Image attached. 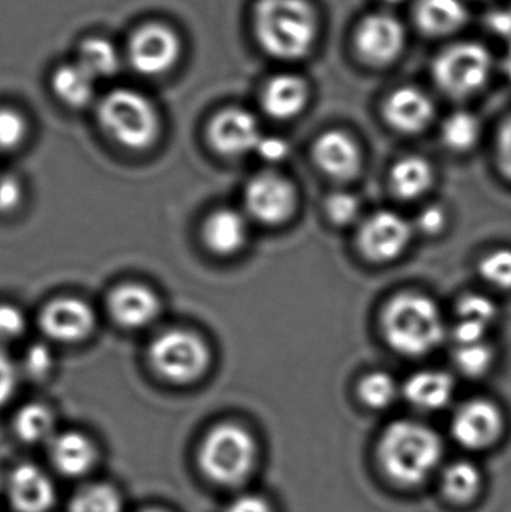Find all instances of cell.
Masks as SVG:
<instances>
[{"label":"cell","instance_id":"obj_11","mask_svg":"<svg viewBox=\"0 0 511 512\" xmlns=\"http://www.w3.org/2000/svg\"><path fill=\"white\" fill-rule=\"evenodd\" d=\"M404 45V26L389 14L368 15L356 32L357 51L371 65H389L398 59Z\"/></svg>","mask_w":511,"mask_h":512},{"label":"cell","instance_id":"obj_13","mask_svg":"<svg viewBox=\"0 0 511 512\" xmlns=\"http://www.w3.org/2000/svg\"><path fill=\"white\" fill-rule=\"evenodd\" d=\"M260 126L248 111L228 108L213 117L209 125V141L224 156H240L257 149Z\"/></svg>","mask_w":511,"mask_h":512},{"label":"cell","instance_id":"obj_12","mask_svg":"<svg viewBox=\"0 0 511 512\" xmlns=\"http://www.w3.org/2000/svg\"><path fill=\"white\" fill-rule=\"evenodd\" d=\"M411 236L413 228L401 215L378 212L363 224L360 249L372 261H392L407 249Z\"/></svg>","mask_w":511,"mask_h":512},{"label":"cell","instance_id":"obj_16","mask_svg":"<svg viewBox=\"0 0 511 512\" xmlns=\"http://www.w3.org/2000/svg\"><path fill=\"white\" fill-rule=\"evenodd\" d=\"M387 123L402 134H417L434 119V104L416 87L395 90L384 105Z\"/></svg>","mask_w":511,"mask_h":512},{"label":"cell","instance_id":"obj_15","mask_svg":"<svg viewBox=\"0 0 511 512\" xmlns=\"http://www.w3.org/2000/svg\"><path fill=\"white\" fill-rule=\"evenodd\" d=\"M9 501L17 512H48L56 501L50 478L33 465L14 469L8 483Z\"/></svg>","mask_w":511,"mask_h":512},{"label":"cell","instance_id":"obj_8","mask_svg":"<svg viewBox=\"0 0 511 512\" xmlns=\"http://www.w3.org/2000/svg\"><path fill=\"white\" fill-rule=\"evenodd\" d=\"M180 57V39L171 27L152 23L140 27L129 42V60L140 74L161 75Z\"/></svg>","mask_w":511,"mask_h":512},{"label":"cell","instance_id":"obj_30","mask_svg":"<svg viewBox=\"0 0 511 512\" xmlns=\"http://www.w3.org/2000/svg\"><path fill=\"white\" fill-rule=\"evenodd\" d=\"M69 512H122V499L108 484H90L75 493Z\"/></svg>","mask_w":511,"mask_h":512},{"label":"cell","instance_id":"obj_44","mask_svg":"<svg viewBox=\"0 0 511 512\" xmlns=\"http://www.w3.org/2000/svg\"><path fill=\"white\" fill-rule=\"evenodd\" d=\"M227 512H272V508L261 496L242 495L231 502Z\"/></svg>","mask_w":511,"mask_h":512},{"label":"cell","instance_id":"obj_35","mask_svg":"<svg viewBox=\"0 0 511 512\" xmlns=\"http://www.w3.org/2000/svg\"><path fill=\"white\" fill-rule=\"evenodd\" d=\"M24 117L11 108H0V150H14L26 137Z\"/></svg>","mask_w":511,"mask_h":512},{"label":"cell","instance_id":"obj_22","mask_svg":"<svg viewBox=\"0 0 511 512\" xmlns=\"http://www.w3.org/2000/svg\"><path fill=\"white\" fill-rule=\"evenodd\" d=\"M455 393L452 376L438 370H423L408 379L404 394L408 402L423 411H437L449 405Z\"/></svg>","mask_w":511,"mask_h":512},{"label":"cell","instance_id":"obj_40","mask_svg":"<svg viewBox=\"0 0 511 512\" xmlns=\"http://www.w3.org/2000/svg\"><path fill=\"white\" fill-rule=\"evenodd\" d=\"M17 379V367L8 355L0 352V406L5 405L14 396Z\"/></svg>","mask_w":511,"mask_h":512},{"label":"cell","instance_id":"obj_39","mask_svg":"<svg viewBox=\"0 0 511 512\" xmlns=\"http://www.w3.org/2000/svg\"><path fill=\"white\" fill-rule=\"evenodd\" d=\"M497 164L501 174L511 182V116L498 129Z\"/></svg>","mask_w":511,"mask_h":512},{"label":"cell","instance_id":"obj_46","mask_svg":"<svg viewBox=\"0 0 511 512\" xmlns=\"http://www.w3.org/2000/svg\"><path fill=\"white\" fill-rule=\"evenodd\" d=\"M504 72H506L507 78L511 83V44L509 50H507L506 57H504Z\"/></svg>","mask_w":511,"mask_h":512},{"label":"cell","instance_id":"obj_17","mask_svg":"<svg viewBox=\"0 0 511 512\" xmlns=\"http://www.w3.org/2000/svg\"><path fill=\"white\" fill-rule=\"evenodd\" d=\"M110 312L114 321L125 328H141L155 321L161 310L152 289L138 283H125L111 292Z\"/></svg>","mask_w":511,"mask_h":512},{"label":"cell","instance_id":"obj_41","mask_svg":"<svg viewBox=\"0 0 511 512\" xmlns=\"http://www.w3.org/2000/svg\"><path fill=\"white\" fill-rule=\"evenodd\" d=\"M23 189L15 177H0V212L8 213L20 206Z\"/></svg>","mask_w":511,"mask_h":512},{"label":"cell","instance_id":"obj_18","mask_svg":"<svg viewBox=\"0 0 511 512\" xmlns=\"http://www.w3.org/2000/svg\"><path fill=\"white\" fill-rule=\"evenodd\" d=\"M314 159L327 176L338 180L351 179L360 168L359 147L341 131L326 132L315 141Z\"/></svg>","mask_w":511,"mask_h":512},{"label":"cell","instance_id":"obj_20","mask_svg":"<svg viewBox=\"0 0 511 512\" xmlns=\"http://www.w3.org/2000/svg\"><path fill=\"white\" fill-rule=\"evenodd\" d=\"M308 98V86L302 78L297 75H278L264 89L263 108L273 119H293L302 113Z\"/></svg>","mask_w":511,"mask_h":512},{"label":"cell","instance_id":"obj_32","mask_svg":"<svg viewBox=\"0 0 511 512\" xmlns=\"http://www.w3.org/2000/svg\"><path fill=\"white\" fill-rule=\"evenodd\" d=\"M359 396L369 408L384 409L395 402L398 396V385L387 373H371L360 382Z\"/></svg>","mask_w":511,"mask_h":512},{"label":"cell","instance_id":"obj_43","mask_svg":"<svg viewBox=\"0 0 511 512\" xmlns=\"http://www.w3.org/2000/svg\"><path fill=\"white\" fill-rule=\"evenodd\" d=\"M417 225H419L422 233L435 236L446 227V212L441 207H428L420 213L419 218H417Z\"/></svg>","mask_w":511,"mask_h":512},{"label":"cell","instance_id":"obj_14","mask_svg":"<svg viewBox=\"0 0 511 512\" xmlns=\"http://www.w3.org/2000/svg\"><path fill=\"white\" fill-rule=\"evenodd\" d=\"M42 330L57 342L74 343L86 339L95 325V315L89 304L74 297L51 301L42 309Z\"/></svg>","mask_w":511,"mask_h":512},{"label":"cell","instance_id":"obj_5","mask_svg":"<svg viewBox=\"0 0 511 512\" xmlns=\"http://www.w3.org/2000/svg\"><path fill=\"white\" fill-rule=\"evenodd\" d=\"M255 457L257 445L248 430L237 424H221L207 433L198 462L207 478L222 486H234L249 477Z\"/></svg>","mask_w":511,"mask_h":512},{"label":"cell","instance_id":"obj_28","mask_svg":"<svg viewBox=\"0 0 511 512\" xmlns=\"http://www.w3.org/2000/svg\"><path fill=\"white\" fill-rule=\"evenodd\" d=\"M482 475L471 462H455L443 475V490L456 502L471 501L479 493Z\"/></svg>","mask_w":511,"mask_h":512},{"label":"cell","instance_id":"obj_47","mask_svg":"<svg viewBox=\"0 0 511 512\" xmlns=\"http://www.w3.org/2000/svg\"><path fill=\"white\" fill-rule=\"evenodd\" d=\"M384 2L396 3L401 2V0H384Z\"/></svg>","mask_w":511,"mask_h":512},{"label":"cell","instance_id":"obj_24","mask_svg":"<svg viewBox=\"0 0 511 512\" xmlns=\"http://www.w3.org/2000/svg\"><path fill=\"white\" fill-rule=\"evenodd\" d=\"M434 173L425 159L410 156L393 167L390 182L392 189L401 200H416L431 188Z\"/></svg>","mask_w":511,"mask_h":512},{"label":"cell","instance_id":"obj_48","mask_svg":"<svg viewBox=\"0 0 511 512\" xmlns=\"http://www.w3.org/2000/svg\"><path fill=\"white\" fill-rule=\"evenodd\" d=\"M143 512H165V511H161V510H146V511H143Z\"/></svg>","mask_w":511,"mask_h":512},{"label":"cell","instance_id":"obj_9","mask_svg":"<svg viewBox=\"0 0 511 512\" xmlns=\"http://www.w3.org/2000/svg\"><path fill=\"white\" fill-rule=\"evenodd\" d=\"M245 204L249 215L261 224L278 225L294 212L296 192L284 177L263 173L246 186Z\"/></svg>","mask_w":511,"mask_h":512},{"label":"cell","instance_id":"obj_26","mask_svg":"<svg viewBox=\"0 0 511 512\" xmlns=\"http://www.w3.org/2000/svg\"><path fill=\"white\" fill-rule=\"evenodd\" d=\"M14 429L27 444L51 441L54 436L53 412L41 403H29L15 415Z\"/></svg>","mask_w":511,"mask_h":512},{"label":"cell","instance_id":"obj_29","mask_svg":"<svg viewBox=\"0 0 511 512\" xmlns=\"http://www.w3.org/2000/svg\"><path fill=\"white\" fill-rule=\"evenodd\" d=\"M482 126L479 119L468 111H456L443 125V140L455 152H467L476 146Z\"/></svg>","mask_w":511,"mask_h":512},{"label":"cell","instance_id":"obj_38","mask_svg":"<svg viewBox=\"0 0 511 512\" xmlns=\"http://www.w3.org/2000/svg\"><path fill=\"white\" fill-rule=\"evenodd\" d=\"M26 327V319L18 307L0 304V340H14Z\"/></svg>","mask_w":511,"mask_h":512},{"label":"cell","instance_id":"obj_37","mask_svg":"<svg viewBox=\"0 0 511 512\" xmlns=\"http://www.w3.org/2000/svg\"><path fill=\"white\" fill-rule=\"evenodd\" d=\"M24 370L32 378H44L53 367V355L47 345L35 343L27 349L23 360Z\"/></svg>","mask_w":511,"mask_h":512},{"label":"cell","instance_id":"obj_36","mask_svg":"<svg viewBox=\"0 0 511 512\" xmlns=\"http://www.w3.org/2000/svg\"><path fill=\"white\" fill-rule=\"evenodd\" d=\"M327 215L333 224L348 225L359 216V201L348 192H336L330 195L326 203Z\"/></svg>","mask_w":511,"mask_h":512},{"label":"cell","instance_id":"obj_42","mask_svg":"<svg viewBox=\"0 0 511 512\" xmlns=\"http://www.w3.org/2000/svg\"><path fill=\"white\" fill-rule=\"evenodd\" d=\"M255 152L260 155L261 159L267 162H281L287 158L290 153V146L287 141L281 137H261L260 143L257 144Z\"/></svg>","mask_w":511,"mask_h":512},{"label":"cell","instance_id":"obj_19","mask_svg":"<svg viewBox=\"0 0 511 512\" xmlns=\"http://www.w3.org/2000/svg\"><path fill=\"white\" fill-rule=\"evenodd\" d=\"M50 457L60 474L80 477L95 465L96 448L83 433L65 432L51 439Z\"/></svg>","mask_w":511,"mask_h":512},{"label":"cell","instance_id":"obj_4","mask_svg":"<svg viewBox=\"0 0 511 512\" xmlns=\"http://www.w3.org/2000/svg\"><path fill=\"white\" fill-rule=\"evenodd\" d=\"M98 119L105 134L126 149H147L158 138V111L150 99L135 90L108 93L99 104Z\"/></svg>","mask_w":511,"mask_h":512},{"label":"cell","instance_id":"obj_33","mask_svg":"<svg viewBox=\"0 0 511 512\" xmlns=\"http://www.w3.org/2000/svg\"><path fill=\"white\" fill-rule=\"evenodd\" d=\"M480 276L498 291H511V248L489 252L480 262Z\"/></svg>","mask_w":511,"mask_h":512},{"label":"cell","instance_id":"obj_7","mask_svg":"<svg viewBox=\"0 0 511 512\" xmlns=\"http://www.w3.org/2000/svg\"><path fill=\"white\" fill-rule=\"evenodd\" d=\"M153 369L171 382L188 384L206 372L210 354L206 343L191 331L171 330L150 345Z\"/></svg>","mask_w":511,"mask_h":512},{"label":"cell","instance_id":"obj_6","mask_svg":"<svg viewBox=\"0 0 511 512\" xmlns=\"http://www.w3.org/2000/svg\"><path fill=\"white\" fill-rule=\"evenodd\" d=\"M494 68L491 53L476 42H461L446 48L434 62V78L443 92L467 98L488 84Z\"/></svg>","mask_w":511,"mask_h":512},{"label":"cell","instance_id":"obj_34","mask_svg":"<svg viewBox=\"0 0 511 512\" xmlns=\"http://www.w3.org/2000/svg\"><path fill=\"white\" fill-rule=\"evenodd\" d=\"M459 321L473 322L491 330L498 318L497 304L482 294H467L459 300Z\"/></svg>","mask_w":511,"mask_h":512},{"label":"cell","instance_id":"obj_3","mask_svg":"<svg viewBox=\"0 0 511 512\" xmlns=\"http://www.w3.org/2000/svg\"><path fill=\"white\" fill-rule=\"evenodd\" d=\"M387 343L399 354L420 357L434 351L446 334L443 315L425 295L407 294L392 298L383 313Z\"/></svg>","mask_w":511,"mask_h":512},{"label":"cell","instance_id":"obj_21","mask_svg":"<svg viewBox=\"0 0 511 512\" xmlns=\"http://www.w3.org/2000/svg\"><path fill=\"white\" fill-rule=\"evenodd\" d=\"M248 237V224L239 212L221 209L207 218L203 239L207 248L218 255H233L242 249Z\"/></svg>","mask_w":511,"mask_h":512},{"label":"cell","instance_id":"obj_27","mask_svg":"<svg viewBox=\"0 0 511 512\" xmlns=\"http://www.w3.org/2000/svg\"><path fill=\"white\" fill-rule=\"evenodd\" d=\"M77 63L96 80L116 74L120 59L116 47L108 39L90 38L81 44Z\"/></svg>","mask_w":511,"mask_h":512},{"label":"cell","instance_id":"obj_31","mask_svg":"<svg viewBox=\"0 0 511 512\" xmlns=\"http://www.w3.org/2000/svg\"><path fill=\"white\" fill-rule=\"evenodd\" d=\"M495 352L488 342L459 345L455 351V363L464 375L470 378H480L491 370L494 364Z\"/></svg>","mask_w":511,"mask_h":512},{"label":"cell","instance_id":"obj_10","mask_svg":"<svg viewBox=\"0 0 511 512\" xmlns=\"http://www.w3.org/2000/svg\"><path fill=\"white\" fill-rule=\"evenodd\" d=\"M504 430L500 408L489 400L465 403L452 421L453 438L470 450H483L498 441Z\"/></svg>","mask_w":511,"mask_h":512},{"label":"cell","instance_id":"obj_23","mask_svg":"<svg viewBox=\"0 0 511 512\" xmlns=\"http://www.w3.org/2000/svg\"><path fill=\"white\" fill-rule=\"evenodd\" d=\"M468 20L461 0H419L416 23L429 36H446L458 32Z\"/></svg>","mask_w":511,"mask_h":512},{"label":"cell","instance_id":"obj_2","mask_svg":"<svg viewBox=\"0 0 511 512\" xmlns=\"http://www.w3.org/2000/svg\"><path fill=\"white\" fill-rule=\"evenodd\" d=\"M378 457L393 481L402 486H416L440 465L443 444L440 436L425 424L398 421L383 433Z\"/></svg>","mask_w":511,"mask_h":512},{"label":"cell","instance_id":"obj_1","mask_svg":"<svg viewBox=\"0 0 511 512\" xmlns=\"http://www.w3.org/2000/svg\"><path fill=\"white\" fill-rule=\"evenodd\" d=\"M254 30L270 56L302 59L317 38V15L308 0H258Z\"/></svg>","mask_w":511,"mask_h":512},{"label":"cell","instance_id":"obj_45","mask_svg":"<svg viewBox=\"0 0 511 512\" xmlns=\"http://www.w3.org/2000/svg\"><path fill=\"white\" fill-rule=\"evenodd\" d=\"M489 29L494 30L498 35L511 36V11L492 12L488 17Z\"/></svg>","mask_w":511,"mask_h":512},{"label":"cell","instance_id":"obj_25","mask_svg":"<svg viewBox=\"0 0 511 512\" xmlns=\"http://www.w3.org/2000/svg\"><path fill=\"white\" fill-rule=\"evenodd\" d=\"M95 81L83 66L72 63L57 69L53 77V89L63 104L83 108L92 101Z\"/></svg>","mask_w":511,"mask_h":512}]
</instances>
